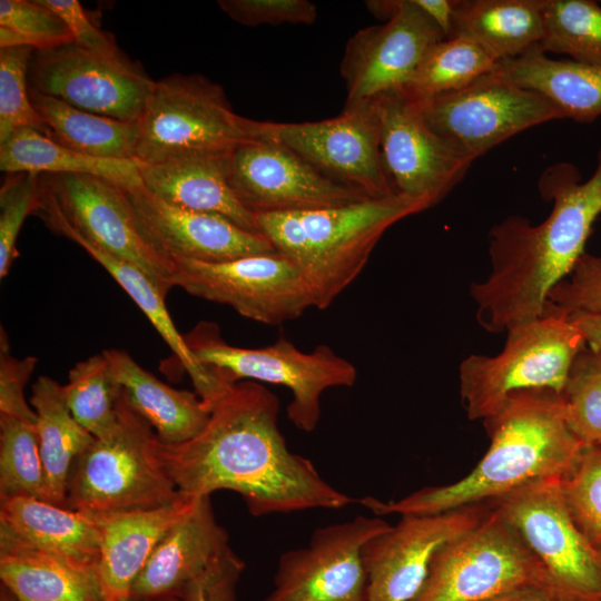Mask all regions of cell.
I'll list each match as a JSON object with an SVG mask.
<instances>
[{"label":"cell","instance_id":"obj_1","mask_svg":"<svg viewBox=\"0 0 601 601\" xmlns=\"http://www.w3.org/2000/svg\"><path fill=\"white\" fill-rule=\"evenodd\" d=\"M279 401L262 384H233L211 406L199 434L160 454L185 496L238 493L253 516L342 509L355 500L328 484L306 457L290 452L277 425Z\"/></svg>","mask_w":601,"mask_h":601},{"label":"cell","instance_id":"obj_2","mask_svg":"<svg viewBox=\"0 0 601 601\" xmlns=\"http://www.w3.org/2000/svg\"><path fill=\"white\" fill-rule=\"evenodd\" d=\"M539 187L553 201L549 216L536 225L521 216L495 225L489 234L491 273L471 284L476 318L489 332H506L543 315L550 292L585 253L601 214V148L588 180L581 181L572 164H556L542 174Z\"/></svg>","mask_w":601,"mask_h":601},{"label":"cell","instance_id":"obj_3","mask_svg":"<svg viewBox=\"0 0 601 601\" xmlns=\"http://www.w3.org/2000/svg\"><path fill=\"white\" fill-rule=\"evenodd\" d=\"M490 447L461 480L396 500H357L375 515H423L491 502L529 483L562 475L584 444L571 432L561 393L526 390L508 396L484 420Z\"/></svg>","mask_w":601,"mask_h":601},{"label":"cell","instance_id":"obj_4","mask_svg":"<svg viewBox=\"0 0 601 601\" xmlns=\"http://www.w3.org/2000/svg\"><path fill=\"white\" fill-rule=\"evenodd\" d=\"M422 209L393 195L307 210L256 215L259 233L300 272L326 309L364 269L382 235Z\"/></svg>","mask_w":601,"mask_h":601},{"label":"cell","instance_id":"obj_5","mask_svg":"<svg viewBox=\"0 0 601 601\" xmlns=\"http://www.w3.org/2000/svg\"><path fill=\"white\" fill-rule=\"evenodd\" d=\"M151 426L131 410L121 391L117 428L93 439L73 461L65 508L95 519L175 502L180 493Z\"/></svg>","mask_w":601,"mask_h":601},{"label":"cell","instance_id":"obj_6","mask_svg":"<svg viewBox=\"0 0 601 601\" xmlns=\"http://www.w3.org/2000/svg\"><path fill=\"white\" fill-rule=\"evenodd\" d=\"M584 346L569 316L550 305L540 317L508 329L497 355L472 354L460 364V394L469 418L484 421L519 391L561 393Z\"/></svg>","mask_w":601,"mask_h":601},{"label":"cell","instance_id":"obj_7","mask_svg":"<svg viewBox=\"0 0 601 601\" xmlns=\"http://www.w3.org/2000/svg\"><path fill=\"white\" fill-rule=\"evenodd\" d=\"M184 337L198 362L226 384L245 380L287 387L292 392L287 417L304 432L318 424L322 394L332 387H349L357 378L356 367L326 344L305 353L279 337L260 348L238 347L226 343L210 322H200Z\"/></svg>","mask_w":601,"mask_h":601},{"label":"cell","instance_id":"obj_8","mask_svg":"<svg viewBox=\"0 0 601 601\" xmlns=\"http://www.w3.org/2000/svg\"><path fill=\"white\" fill-rule=\"evenodd\" d=\"M35 214L56 234L136 266L165 296L174 287L173 263L140 235L127 189L89 175L40 174Z\"/></svg>","mask_w":601,"mask_h":601},{"label":"cell","instance_id":"obj_9","mask_svg":"<svg viewBox=\"0 0 601 601\" xmlns=\"http://www.w3.org/2000/svg\"><path fill=\"white\" fill-rule=\"evenodd\" d=\"M255 120L237 115L224 89L200 75L155 82L138 121L136 160L156 164L198 151L233 150L254 140Z\"/></svg>","mask_w":601,"mask_h":601},{"label":"cell","instance_id":"obj_10","mask_svg":"<svg viewBox=\"0 0 601 601\" xmlns=\"http://www.w3.org/2000/svg\"><path fill=\"white\" fill-rule=\"evenodd\" d=\"M536 584L555 587L494 505L479 525L436 552L412 601H486Z\"/></svg>","mask_w":601,"mask_h":601},{"label":"cell","instance_id":"obj_11","mask_svg":"<svg viewBox=\"0 0 601 601\" xmlns=\"http://www.w3.org/2000/svg\"><path fill=\"white\" fill-rule=\"evenodd\" d=\"M255 139L292 150L327 178L368 198L396 195L385 171L372 99L346 100L333 118L307 122H254Z\"/></svg>","mask_w":601,"mask_h":601},{"label":"cell","instance_id":"obj_12","mask_svg":"<svg viewBox=\"0 0 601 601\" xmlns=\"http://www.w3.org/2000/svg\"><path fill=\"white\" fill-rule=\"evenodd\" d=\"M493 503L558 590L577 601H601V553L571 516L559 476L529 483Z\"/></svg>","mask_w":601,"mask_h":601},{"label":"cell","instance_id":"obj_13","mask_svg":"<svg viewBox=\"0 0 601 601\" xmlns=\"http://www.w3.org/2000/svg\"><path fill=\"white\" fill-rule=\"evenodd\" d=\"M171 283L267 325L300 317L314 299L299 269L278 252L225 262L173 259Z\"/></svg>","mask_w":601,"mask_h":601},{"label":"cell","instance_id":"obj_14","mask_svg":"<svg viewBox=\"0 0 601 601\" xmlns=\"http://www.w3.org/2000/svg\"><path fill=\"white\" fill-rule=\"evenodd\" d=\"M372 100L383 165L395 194L422 211L432 207L462 180L472 161L428 125L418 101L404 88Z\"/></svg>","mask_w":601,"mask_h":601},{"label":"cell","instance_id":"obj_15","mask_svg":"<svg viewBox=\"0 0 601 601\" xmlns=\"http://www.w3.org/2000/svg\"><path fill=\"white\" fill-rule=\"evenodd\" d=\"M416 100L428 125L472 162L523 130L563 119L542 95L493 72L461 90Z\"/></svg>","mask_w":601,"mask_h":601},{"label":"cell","instance_id":"obj_16","mask_svg":"<svg viewBox=\"0 0 601 601\" xmlns=\"http://www.w3.org/2000/svg\"><path fill=\"white\" fill-rule=\"evenodd\" d=\"M366 3L386 22L361 29L348 40L341 63L346 100H368L406 87L427 51L445 39L414 0Z\"/></svg>","mask_w":601,"mask_h":601},{"label":"cell","instance_id":"obj_17","mask_svg":"<svg viewBox=\"0 0 601 601\" xmlns=\"http://www.w3.org/2000/svg\"><path fill=\"white\" fill-rule=\"evenodd\" d=\"M390 528L377 515L318 528L306 546L280 555L274 588L263 601H365L363 550Z\"/></svg>","mask_w":601,"mask_h":601},{"label":"cell","instance_id":"obj_18","mask_svg":"<svg viewBox=\"0 0 601 601\" xmlns=\"http://www.w3.org/2000/svg\"><path fill=\"white\" fill-rule=\"evenodd\" d=\"M30 87L78 109L112 119L139 121L155 82L126 57H97L73 41L35 50Z\"/></svg>","mask_w":601,"mask_h":601},{"label":"cell","instance_id":"obj_19","mask_svg":"<svg viewBox=\"0 0 601 601\" xmlns=\"http://www.w3.org/2000/svg\"><path fill=\"white\" fill-rule=\"evenodd\" d=\"M493 506L491 501L435 514L401 515L364 546L365 601H412L436 552L479 525Z\"/></svg>","mask_w":601,"mask_h":601},{"label":"cell","instance_id":"obj_20","mask_svg":"<svg viewBox=\"0 0 601 601\" xmlns=\"http://www.w3.org/2000/svg\"><path fill=\"white\" fill-rule=\"evenodd\" d=\"M229 184L255 216L346 205L368 197L312 167L286 147L254 139L230 154Z\"/></svg>","mask_w":601,"mask_h":601},{"label":"cell","instance_id":"obj_21","mask_svg":"<svg viewBox=\"0 0 601 601\" xmlns=\"http://www.w3.org/2000/svg\"><path fill=\"white\" fill-rule=\"evenodd\" d=\"M136 223L145 242L162 258L225 262L277 252L262 235L227 218L169 205L142 186L128 190Z\"/></svg>","mask_w":601,"mask_h":601},{"label":"cell","instance_id":"obj_22","mask_svg":"<svg viewBox=\"0 0 601 601\" xmlns=\"http://www.w3.org/2000/svg\"><path fill=\"white\" fill-rule=\"evenodd\" d=\"M233 150L198 151L156 164L139 161L142 187L169 205L219 215L260 234L256 216L240 204L230 187Z\"/></svg>","mask_w":601,"mask_h":601},{"label":"cell","instance_id":"obj_23","mask_svg":"<svg viewBox=\"0 0 601 601\" xmlns=\"http://www.w3.org/2000/svg\"><path fill=\"white\" fill-rule=\"evenodd\" d=\"M200 497V496H199ZM199 497L180 496L173 503L96 519L100 525V552L96 575L102 601H126L131 587L155 548Z\"/></svg>","mask_w":601,"mask_h":601},{"label":"cell","instance_id":"obj_24","mask_svg":"<svg viewBox=\"0 0 601 601\" xmlns=\"http://www.w3.org/2000/svg\"><path fill=\"white\" fill-rule=\"evenodd\" d=\"M228 546V533L216 521L210 495L200 496L159 541L129 597H179Z\"/></svg>","mask_w":601,"mask_h":601},{"label":"cell","instance_id":"obj_25","mask_svg":"<svg viewBox=\"0 0 601 601\" xmlns=\"http://www.w3.org/2000/svg\"><path fill=\"white\" fill-rule=\"evenodd\" d=\"M0 579L16 601H102L96 570L0 528Z\"/></svg>","mask_w":601,"mask_h":601},{"label":"cell","instance_id":"obj_26","mask_svg":"<svg viewBox=\"0 0 601 601\" xmlns=\"http://www.w3.org/2000/svg\"><path fill=\"white\" fill-rule=\"evenodd\" d=\"M104 353L126 402L156 430L162 443H184L201 432L210 411L197 393L162 383L122 349L108 348Z\"/></svg>","mask_w":601,"mask_h":601},{"label":"cell","instance_id":"obj_27","mask_svg":"<svg viewBox=\"0 0 601 601\" xmlns=\"http://www.w3.org/2000/svg\"><path fill=\"white\" fill-rule=\"evenodd\" d=\"M501 79L533 90L578 122L601 116V67L572 59H552L540 48L497 61L493 71Z\"/></svg>","mask_w":601,"mask_h":601},{"label":"cell","instance_id":"obj_28","mask_svg":"<svg viewBox=\"0 0 601 601\" xmlns=\"http://www.w3.org/2000/svg\"><path fill=\"white\" fill-rule=\"evenodd\" d=\"M0 528L36 548L97 568L100 525L87 514L35 497L2 496Z\"/></svg>","mask_w":601,"mask_h":601},{"label":"cell","instance_id":"obj_29","mask_svg":"<svg viewBox=\"0 0 601 601\" xmlns=\"http://www.w3.org/2000/svg\"><path fill=\"white\" fill-rule=\"evenodd\" d=\"M543 4L544 0H455L451 37L472 39L496 62L519 57L540 47Z\"/></svg>","mask_w":601,"mask_h":601},{"label":"cell","instance_id":"obj_30","mask_svg":"<svg viewBox=\"0 0 601 601\" xmlns=\"http://www.w3.org/2000/svg\"><path fill=\"white\" fill-rule=\"evenodd\" d=\"M6 174L89 175L127 190L142 186L139 161L91 157L57 144L33 128H21L0 144Z\"/></svg>","mask_w":601,"mask_h":601},{"label":"cell","instance_id":"obj_31","mask_svg":"<svg viewBox=\"0 0 601 601\" xmlns=\"http://www.w3.org/2000/svg\"><path fill=\"white\" fill-rule=\"evenodd\" d=\"M98 262L131 297L169 346L180 366L191 378L197 395L210 411L217 400L233 385L220 381L200 364L189 349L184 335L176 328L165 305V295L136 266L82 240L75 242Z\"/></svg>","mask_w":601,"mask_h":601},{"label":"cell","instance_id":"obj_32","mask_svg":"<svg viewBox=\"0 0 601 601\" xmlns=\"http://www.w3.org/2000/svg\"><path fill=\"white\" fill-rule=\"evenodd\" d=\"M29 403L37 414L49 502L65 506L71 465L95 437L73 417L66 403L63 386L52 377L41 375L36 380Z\"/></svg>","mask_w":601,"mask_h":601},{"label":"cell","instance_id":"obj_33","mask_svg":"<svg viewBox=\"0 0 601 601\" xmlns=\"http://www.w3.org/2000/svg\"><path fill=\"white\" fill-rule=\"evenodd\" d=\"M30 100L53 141L78 152L106 159L136 160L138 121L112 119L78 109L29 86Z\"/></svg>","mask_w":601,"mask_h":601},{"label":"cell","instance_id":"obj_34","mask_svg":"<svg viewBox=\"0 0 601 601\" xmlns=\"http://www.w3.org/2000/svg\"><path fill=\"white\" fill-rule=\"evenodd\" d=\"M496 61L475 41L463 36L445 38L425 55L404 89L417 99L461 90L493 71Z\"/></svg>","mask_w":601,"mask_h":601},{"label":"cell","instance_id":"obj_35","mask_svg":"<svg viewBox=\"0 0 601 601\" xmlns=\"http://www.w3.org/2000/svg\"><path fill=\"white\" fill-rule=\"evenodd\" d=\"M62 386L71 414L93 437H105L117 428L121 388L104 351L76 363Z\"/></svg>","mask_w":601,"mask_h":601},{"label":"cell","instance_id":"obj_36","mask_svg":"<svg viewBox=\"0 0 601 601\" xmlns=\"http://www.w3.org/2000/svg\"><path fill=\"white\" fill-rule=\"evenodd\" d=\"M540 48L601 67V6L591 0H544Z\"/></svg>","mask_w":601,"mask_h":601},{"label":"cell","instance_id":"obj_37","mask_svg":"<svg viewBox=\"0 0 601 601\" xmlns=\"http://www.w3.org/2000/svg\"><path fill=\"white\" fill-rule=\"evenodd\" d=\"M29 496L49 502L37 424L0 414V497Z\"/></svg>","mask_w":601,"mask_h":601},{"label":"cell","instance_id":"obj_38","mask_svg":"<svg viewBox=\"0 0 601 601\" xmlns=\"http://www.w3.org/2000/svg\"><path fill=\"white\" fill-rule=\"evenodd\" d=\"M565 420L584 445L601 446V354L587 345L575 356L561 392Z\"/></svg>","mask_w":601,"mask_h":601},{"label":"cell","instance_id":"obj_39","mask_svg":"<svg viewBox=\"0 0 601 601\" xmlns=\"http://www.w3.org/2000/svg\"><path fill=\"white\" fill-rule=\"evenodd\" d=\"M559 486L575 524L601 553V446L584 445Z\"/></svg>","mask_w":601,"mask_h":601},{"label":"cell","instance_id":"obj_40","mask_svg":"<svg viewBox=\"0 0 601 601\" xmlns=\"http://www.w3.org/2000/svg\"><path fill=\"white\" fill-rule=\"evenodd\" d=\"M32 47L0 48V144L21 128H33L47 137L50 131L30 100L27 72Z\"/></svg>","mask_w":601,"mask_h":601},{"label":"cell","instance_id":"obj_41","mask_svg":"<svg viewBox=\"0 0 601 601\" xmlns=\"http://www.w3.org/2000/svg\"><path fill=\"white\" fill-rule=\"evenodd\" d=\"M72 41L65 21L40 0L0 1V48L45 50Z\"/></svg>","mask_w":601,"mask_h":601},{"label":"cell","instance_id":"obj_42","mask_svg":"<svg viewBox=\"0 0 601 601\" xmlns=\"http://www.w3.org/2000/svg\"><path fill=\"white\" fill-rule=\"evenodd\" d=\"M40 174H7L0 188V278L3 279L19 253L17 238L28 215L39 204Z\"/></svg>","mask_w":601,"mask_h":601},{"label":"cell","instance_id":"obj_43","mask_svg":"<svg viewBox=\"0 0 601 601\" xmlns=\"http://www.w3.org/2000/svg\"><path fill=\"white\" fill-rule=\"evenodd\" d=\"M548 305L566 315L601 313V256L583 253L571 274L550 292Z\"/></svg>","mask_w":601,"mask_h":601},{"label":"cell","instance_id":"obj_44","mask_svg":"<svg viewBox=\"0 0 601 601\" xmlns=\"http://www.w3.org/2000/svg\"><path fill=\"white\" fill-rule=\"evenodd\" d=\"M218 6L245 26L312 24L317 19L316 6L307 0H219Z\"/></svg>","mask_w":601,"mask_h":601},{"label":"cell","instance_id":"obj_45","mask_svg":"<svg viewBox=\"0 0 601 601\" xmlns=\"http://www.w3.org/2000/svg\"><path fill=\"white\" fill-rule=\"evenodd\" d=\"M37 358H18L11 354L8 335L0 327V414L13 416L37 424V414L24 397V387Z\"/></svg>","mask_w":601,"mask_h":601},{"label":"cell","instance_id":"obj_46","mask_svg":"<svg viewBox=\"0 0 601 601\" xmlns=\"http://www.w3.org/2000/svg\"><path fill=\"white\" fill-rule=\"evenodd\" d=\"M244 568V562L228 546L178 598L183 601H237L236 588Z\"/></svg>","mask_w":601,"mask_h":601},{"label":"cell","instance_id":"obj_47","mask_svg":"<svg viewBox=\"0 0 601 601\" xmlns=\"http://www.w3.org/2000/svg\"><path fill=\"white\" fill-rule=\"evenodd\" d=\"M55 11L67 24L73 42L100 58L118 60L125 58L114 38L100 30L77 0H40Z\"/></svg>","mask_w":601,"mask_h":601},{"label":"cell","instance_id":"obj_48","mask_svg":"<svg viewBox=\"0 0 601 601\" xmlns=\"http://www.w3.org/2000/svg\"><path fill=\"white\" fill-rule=\"evenodd\" d=\"M486 601H577L553 585L536 584L519 588Z\"/></svg>","mask_w":601,"mask_h":601},{"label":"cell","instance_id":"obj_49","mask_svg":"<svg viewBox=\"0 0 601 601\" xmlns=\"http://www.w3.org/2000/svg\"><path fill=\"white\" fill-rule=\"evenodd\" d=\"M568 316L580 331L585 345L601 354V313L577 312Z\"/></svg>","mask_w":601,"mask_h":601},{"label":"cell","instance_id":"obj_50","mask_svg":"<svg viewBox=\"0 0 601 601\" xmlns=\"http://www.w3.org/2000/svg\"><path fill=\"white\" fill-rule=\"evenodd\" d=\"M414 2L437 24L445 38L451 37L455 0H414Z\"/></svg>","mask_w":601,"mask_h":601},{"label":"cell","instance_id":"obj_51","mask_svg":"<svg viewBox=\"0 0 601 601\" xmlns=\"http://www.w3.org/2000/svg\"><path fill=\"white\" fill-rule=\"evenodd\" d=\"M126 601H183V600L176 595H162V597H151V598L129 597Z\"/></svg>","mask_w":601,"mask_h":601},{"label":"cell","instance_id":"obj_52","mask_svg":"<svg viewBox=\"0 0 601 601\" xmlns=\"http://www.w3.org/2000/svg\"><path fill=\"white\" fill-rule=\"evenodd\" d=\"M0 601H16L11 593L1 585Z\"/></svg>","mask_w":601,"mask_h":601}]
</instances>
